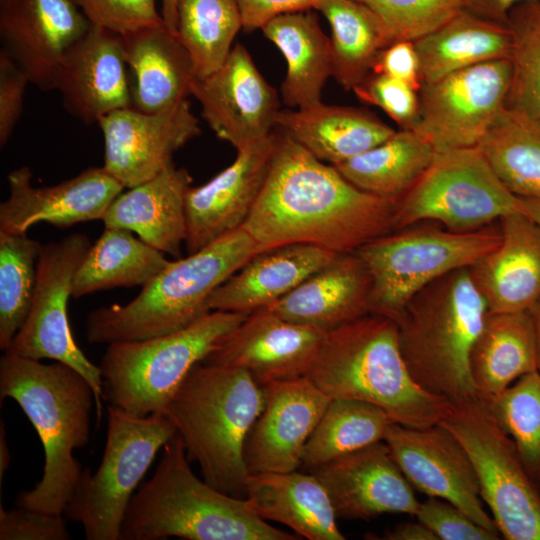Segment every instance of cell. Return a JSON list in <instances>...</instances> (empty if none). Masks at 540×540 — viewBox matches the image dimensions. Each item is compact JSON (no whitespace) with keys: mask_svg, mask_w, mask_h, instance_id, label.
<instances>
[{"mask_svg":"<svg viewBox=\"0 0 540 540\" xmlns=\"http://www.w3.org/2000/svg\"><path fill=\"white\" fill-rule=\"evenodd\" d=\"M176 6L177 0H162L161 15L164 24L174 34H176L177 24Z\"/></svg>","mask_w":540,"mask_h":540,"instance_id":"11a10c76","label":"cell"},{"mask_svg":"<svg viewBox=\"0 0 540 540\" xmlns=\"http://www.w3.org/2000/svg\"><path fill=\"white\" fill-rule=\"evenodd\" d=\"M41 244L0 232V348L5 352L30 311Z\"/></svg>","mask_w":540,"mask_h":540,"instance_id":"b9f144b4","label":"cell"},{"mask_svg":"<svg viewBox=\"0 0 540 540\" xmlns=\"http://www.w3.org/2000/svg\"><path fill=\"white\" fill-rule=\"evenodd\" d=\"M265 521L291 528L308 540H344L329 495L312 473L270 472L249 475L245 496Z\"/></svg>","mask_w":540,"mask_h":540,"instance_id":"4dcf8cb0","label":"cell"},{"mask_svg":"<svg viewBox=\"0 0 540 540\" xmlns=\"http://www.w3.org/2000/svg\"><path fill=\"white\" fill-rule=\"evenodd\" d=\"M507 26L510 80L504 107L540 121V0L514 6Z\"/></svg>","mask_w":540,"mask_h":540,"instance_id":"60d3db41","label":"cell"},{"mask_svg":"<svg viewBox=\"0 0 540 540\" xmlns=\"http://www.w3.org/2000/svg\"><path fill=\"white\" fill-rule=\"evenodd\" d=\"M276 127L316 158L334 166L382 143L396 131L365 109L321 101L280 110Z\"/></svg>","mask_w":540,"mask_h":540,"instance_id":"f546056e","label":"cell"},{"mask_svg":"<svg viewBox=\"0 0 540 540\" xmlns=\"http://www.w3.org/2000/svg\"><path fill=\"white\" fill-rule=\"evenodd\" d=\"M371 277L354 252L340 253L266 307L288 321L332 331L370 313Z\"/></svg>","mask_w":540,"mask_h":540,"instance_id":"484cf974","label":"cell"},{"mask_svg":"<svg viewBox=\"0 0 540 540\" xmlns=\"http://www.w3.org/2000/svg\"><path fill=\"white\" fill-rule=\"evenodd\" d=\"M312 472L326 489L338 519L370 520L383 514L415 516L420 504L385 441Z\"/></svg>","mask_w":540,"mask_h":540,"instance_id":"603a6c76","label":"cell"},{"mask_svg":"<svg viewBox=\"0 0 540 540\" xmlns=\"http://www.w3.org/2000/svg\"><path fill=\"white\" fill-rule=\"evenodd\" d=\"M500 241L499 223L455 232L422 221L364 244L355 252L371 277L370 313L395 321L415 293L454 270L470 267Z\"/></svg>","mask_w":540,"mask_h":540,"instance_id":"9c48e42d","label":"cell"},{"mask_svg":"<svg viewBox=\"0 0 540 540\" xmlns=\"http://www.w3.org/2000/svg\"><path fill=\"white\" fill-rule=\"evenodd\" d=\"M415 516L438 540H497L501 536L473 521L452 503L436 497L420 502Z\"/></svg>","mask_w":540,"mask_h":540,"instance_id":"7dc6e473","label":"cell"},{"mask_svg":"<svg viewBox=\"0 0 540 540\" xmlns=\"http://www.w3.org/2000/svg\"><path fill=\"white\" fill-rule=\"evenodd\" d=\"M477 397L486 401L520 377L538 371L535 330L530 312H489L470 353Z\"/></svg>","mask_w":540,"mask_h":540,"instance_id":"1f68e13d","label":"cell"},{"mask_svg":"<svg viewBox=\"0 0 540 540\" xmlns=\"http://www.w3.org/2000/svg\"><path fill=\"white\" fill-rule=\"evenodd\" d=\"M0 398L18 403L44 450L41 480L21 492L16 506L63 514L82 474L74 450L90 439L95 397L89 382L61 363L44 364L5 353L0 359Z\"/></svg>","mask_w":540,"mask_h":540,"instance_id":"7a4b0ae2","label":"cell"},{"mask_svg":"<svg viewBox=\"0 0 540 540\" xmlns=\"http://www.w3.org/2000/svg\"><path fill=\"white\" fill-rule=\"evenodd\" d=\"M519 212L540 225V198L519 197Z\"/></svg>","mask_w":540,"mask_h":540,"instance_id":"9f6ffc18","label":"cell"},{"mask_svg":"<svg viewBox=\"0 0 540 540\" xmlns=\"http://www.w3.org/2000/svg\"><path fill=\"white\" fill-rule=\"evenodd\" d=\"M535 0H461L463 8L485 19L507 24L511 9L519 3Z\"/></svg>","mask_w":540,"mask_h":540,"instance_id":"f5cc1de1","label":"cell"},{"mask_svg":"<svg viewBox=\"0 0 540 540\" xmlns=\"http://www.w3.org/2000/svg\"><path fill=\"white\" fill-rule=\"evenodd\" d=\"M477 148L511 193L540 198V121L503 107Z\"/></svg>","mask_w":540,"mask_h":540,"instance_id":"74e56055","label":"cell"},{"mask_svg":"<svg viewBox=\"0 0 540 540\" xmlns=\"http://www.w3.org/2000/svg\"><path fill=\"white\" fill-rule=\"evenodd\" d=\"M483 402L511 438L527 472L540 487V372L520 377Z\"/></svg>","mask_w":540,"mask_h":540,"instance_id":"7bdbcfd3","label":"cell"},{"mask_svg":"<svg viewBox=\"0 0 540 540\" xmlns=\"http://www.w3.org/2000/svg\"><path fill=\"white\" fill-rule=\"evenodd\" d=\"M278 133L237 151L235 160L203 185L185 195L188 254L241 228L263 188Z\"/></svg>","mask_w":540,"mask_h":540,"instance_id":"7402d4cb","label":"cell"},{"mask_svg":"<svg viewBox=\"0 0 540 540\" xmlns=\"http://www.w3.org/2000/svg\"><path fill=\"white\" fill-rule=\"evenodd\" d=\"M371 73L399 80L419 92L423 83L414 41L398 40L381 49Z\"/></svg>","mask_w":540,"mask_h":540,"instance_id":"f907efd6","label":"cell"},{"mask_svg":"<svg viewBox=\"0 0 540 540\" xmlns=\"http://www.w3.org/2000/svg\"><path fill=\"white\" fill-rule=\"evenodd\" d=\"M9 195L0 204V232L22 234L38 223L66 228L102 220L125 189L105 168L89 167L53 186L34 187L32 172L23 166L7 176Z\"/></svg>","mask_w":540,"mask_h":540,"instance_id":"d6986e66","label":"cell"},{"mask_svg":"<svg viewBox=\"0 0 540 540\" xmlns=\"http://www.w3.org/2000/svg\"><path fill=\"white\" fill-rule=\"evenodd\" d=\"M436 151L414 130L399 129L373 148L335 167L353 185L397 202L431 165Z\"/></svg>","mask_w":540,"mask_h":540,"instance_id":"e575fe53","label":"cell"},{"mask_svg":"<svg viewBox=\"0 0 540 540\" xmlns=\"http://www.w3.org/2000/svg\"><path fill=\"white\" fill-rule=\"evenodd\" d=\"M394 421L369 402L331 399L304 448L301 466L314 470L373 443L384 441Z\"/></svg>","mask_w":540,"mask_h":540,"instance_id":"f35d334b","label":"cell"},{"mask_svg":"<svg viewBox=\"0 0 540 540\" xmlns=\"http://www.w3.org/2000/svg\"><path fill=\"white\" fill-rule=\"evenodd\" d=\"M296 540L250 508L245 498L223 493L193 472L181 437L163 447L149 481L133 494L122 540Z\"/></svg>","mask_w":540,"mask_h":540,"instance_id":"277c9868","label":"cell"},{"mask_svg":"<svg viewBox=\"0 0 540 540\" xmlns=\"http://www.w3.org/2000/svg\"><path fill=\"white\" fill-rule=\"evenodd\" d=\"M306 376L331 399L372 403L405 426L440 423L452 408L414 381L400 352L396 322L374 313L327 332Z\"/></svg>","mask_w":540,"mask_h":540,"instance_id":"3957f363","label":"cell"},{"mask_svg":"<svg viewBox=\"0 0 540 540\" xmlns=\"http://www.w3.org/2000/svg\"><path fill=\"white\" fill-rule=\"evenodd\" d=\"M176 34L189 52L196 77L218 69L243 28L237 0H177Z\"/></svg>","mask_w":540,"mask_h":540,"instance_id":"ab89813d","label":"cell"},{"mask_svg":"<svg viewBox=\"0 0 540 540\" xmlns=\"http://www.w3.org/2000/svg\"><path fill=\"white\" fill-rule=\"evenodd\" d=\"M395 208V201L359 189L281 131L242 227L260 252L307 243L340 254L394 231Z\"/></svg>","mask_w":540,"mask_h":540,"instance_id":"6da1fadb","label":"cell"},{"mask_svg":"<svg viewBox=\"0 0 540 540\" xmlns=\"http://www.w3.org/2000/svg\"><path fill=\"white\" fill-rule=\"evenodd\" d=\"M54 90L65 109L86 124L131 107L130 81L120 34L96 25L65 53Z\"/></svg>","mask_w":540,"mask_h":540,"instance_id":"cb8c5ba5","label":"cell"},{"mask_svg":"<svg viewBox=\"0 0 540 540\" xmlns=\"http://www.w3.org/2000/svg\"><path fill=\"white\" fill-rule=\"evenodd\" d=\"M191 96L216 136L236 151L269 137L281 110L276 90L241 43L233 46L218 69L194 79Z\"/></svg>","mask_w":540,"mask_h":540,"instance_id":"2e32d148","label":"cell"},{"mask_svg":"<svg viewBox=\"0 0 540 540\" xmlns=\"http://www.w3.org/2000/svg\"><path fill=\"white\" fill-rule=\"evenodd\" d=\"M90 26L70 0H0L1 50L42 91L54 90L65 53Z\"/></svg>","mask_w":540,"mask_h":540,"instance_id":"44dd1931","label":"cell"},{"mask_svg":"<svg viewBox=\"0 0 540 540\" xmlns=\"http://www.w3.org/2000/svg\"><path fill=\"white\" fill-rule=\"evenodd\" d=\"M320 12L331 28L332 77L345 89L353 90L370 74L381 49L391 39L380 18L358 0H320Z\"/></svg>","mask_w":540,"mask_h":540,"instance_id":"8d00e7d4","label":"cell"},{"mask_svg":"<svg viewBox=\"0 0 540 540\" xmlns=\"http://www.w3.org/2000/svg\"><path fill=\"white\" fill-rule=\"evenodd\" d=\"M519 211V197L493 172L477 147L436 152L414 187L396 202L395 230L433 221L455 232L475 231Z\"/></svg>","mask_w":540,"mask_h":540,"instance_id":"7c38bea8","label":"cell"},{"mask_svg":"<svg viewBox=\"0 0 540 540\" xmlns=\"http://www.w3.org/2000/svg\"><path fill=\"white\" fill-rule=\"evenodd\" d=\"M262 387L263 408L244 447L247 470L250 475L295 471L331 398L306 375Z\"/></svg>","mask_w":540,"mask_h":540,"instance_id":"ac0fdd59","label":"cell"},{"mask_svg":"<svg viewBox=\"0 0 540 540\" xmlns=\"http://www.w3.org/2000/svg\"><path fill=\"white\" fill-rule=\"evenodd\" d=\"M260 250L243 227L175 259L125 305L91 311V344L138 341L179 331L210 312L213 291Z\"/></svg>","mask_w":540,"mask_h":540,"instance_id":"52a82bcc","label":"cell"},{"mask_svg":"<svg viewBox=\"0 0 540 540\" xmlns=\"http://www.w3.org/2000/svg\"><path fill=\"white\" fill-rule=\"evenodd\" d=\"M132 233L104 229L76 272L72 297L117 287H143L170 264L164 253Z\"/></svg>","mask_w":540,"mask_h":540,"instance_id":"d590c367","label":"cell"},{"mask_svg":"<svg viewBox=\"0 0 540 540\" xmlns=\"http://www.w3.org/2000/svg\"><path fill=\"white\" fill-rule=\"evenodd\" d=\"M121 37L132 108L153 113L188 99L196 72L189 52L176 34L160 25Z\"/></svg>","mask_w":540,"mask_h":540,"instance_id":"f1b7e54d","label":"cell"},{"mask_svg":"<svg viewBox=\"0 0 540 540\" xmlns=\"http://www.w3.org/2000/svg\"><path fill=\"white\" fill-rule=\"evenodd\" d=\"M90 246L83 233L41 246L30 311L5 353L40 361L51 359L78 371L92 387L99 426L104 402L101 371L74 341L68 319L73 280Z\"/></svg>","mask_w":540,"mask_h":540,"instance_id":"4fadbf2b","label":"cell"},{"mask_svg":"<svg viewBox=\"0 0 540 540\" xmlns=\"http://www.w3.org/2000/svg\"><path fill=\"white\" fill-rule=\"evenodd\" d=\"M509 80V59H499L423 84L414 131L436 152L477 147L505 105Z\"/></svg>","mask_w":540,"mask_h":540,"instance_id":"5bb4252c","label":"cell"},{"mask_svg":"<svg viewBox=\"0 0 540 540\" xmlns=\"http://www.w3.org/2000/svg\"><path fill=\"white\" fill-rule=\"evenodd\" d=\"M164 414L137 417L108 405L107 436L100 466L83 469L63 515L80 523L88 540H120L133 492L157 452L176 434Z\"/></svg>","mask_w":540,"mask_h":540,"instance_id":"30bf717a","label":"cell"},{"mask_svg":"<svg viewBox=\"0 0 540 540\" xmlns=\"http://www.w3.org/2000/svg\"><path fill=\"white\" fill-rule=\"evenodd\" d=\"M311 10L279 15L261 28L286 60L281 95L290 109L320 102L323 87L332 76L330 37Z\"/></svg>","mask_w":540,"mask_h":540,"instance_id":"d6a6232c","label":"cell"},{"mask_svg":"<svg viewBox=\"0 0 540 540\" xmlns=\"http://www.w3.org/2000/svg\"><path fill=\"white\" fill-rule=\"evenodd\" d=\"M248 315L214 310L170 334L108 344L99 366L104 401L137 417L165 415L192 368Z\"/></svg>","mask_w":540,"mask_h":540,"instance_id":"ba28073f","label":"cell"},{"mask_svg":"<svg viewBox=\"0 0 540 540\" xmlns=\"http://www.w3.org/2000/svg\"><path fill=\"white\" fill-rule=\"evenodd\" d=\"M11 460L10 452L7 446L6 433L3 422L0 424V482L7 470Z\"/></svg>","mask_w":540,"mask_h":540,"instance_id":"6f0895ef","label":"cell"},{"mask_svg":"<svg viewBox=\"0 0 540 540\" xmlns=\"http://www.w3.org/2000/svg\"><path fill=\"white\" fill-rule=\"evenodd\" d=\"M487 313L468 267L436 279L411 297L395 322L405 365L422 389L452 405L478 398L469 359Z\"/></svg>","mask_w":540,"mask_h":540,"instance_id":"8992f818","label":"cell"},{"mask_svg":"<svg viewBox=\"0 0 540 540\" xmlns=\"http://www.w3.org/2000/svg\"><path fill=\"white\" fill-rule=\"evenodd\" d=\"M97 124L104 138L103 167L125 189L157 176L201 133L188 99L153 113L118 109Z\"/></svg>","mask_w":540,"mask_h":540,"instance_id":"e0dca14e","label":"cell"},{"mask_svg":"<svg viewBox=\"0 0 540 540\" xmlns=\"http://www.w3.org/2000/svg\"><path fill=\"white\" fill-rule=\"evenodd\" d=\"M264 404L263 387L239 367L200 362L171 399L165 415L202 478L244 498L249 477L244 447Z\"/></svg>","mask_w":540,"mask_h":540,"instance_id":"5b68a950","label":"cell"},{"mask_svg":"<svg viewBox=\"0 0 540 540\" xmlns=\"http://www.w3.org/2000/svg\"><path fill=\"white\" fill-rule=\"evenodd\" d=\"M192 178L174 163L152 179L118 195L102 221L121 228L174 259L181 258L186 239L185 195Z\"/></svg>","mask_w":540,"mask_h":540,"instance_id":"83f0119b","label":"cell"},{"mask_svg":"<svg viewBox=\"0 0 540 540\" xmlns=\"http://www.w3.org/2000/svg\"><path fill=\"white\" fill-rule=\"evenodd\" d=\"M500 244L468 267L489 312L527 311L540 299V225L521 212L499 221Z\"/></svg>","mask_w":540,"mask_h":540,"instance_id":"d4e9b609","label":"cell"},{"mask_svg":"<svg viewBox=\"0 0 540 540\" xmlns=\"http://www.w3.org/2000/svg\"><path fill=\"white\" fill-rule=\"evenodd\" d=\"M63 514L0 506V540H69Z\"/></svg>","mask_w":540,"mask_h":540,"instance_id":"c3c4849f","label":"cell"},{"mask_svg":"<svg viewBox=\"0 0 540 540\" xmlns=\"http://www.w3.org/2000/svg\"><path fill=\"white\" fill-rule=\"evenodd\" d=\"M384 24L391 42L415 41L437 29L463 8L461 0H358Z\"/></svg>","mask_w":540,"mask_h":540,"instance_id":"ee69618b","label":"cell"},{"mask_svg":"<svg viewBox=\"0 0 540 540\" xmlns=\"http://www.w3.org/2000/svg\"><path fill=\"white\" fill-rule=\"evenodd\" d=\"M28 76L0 50V146L7 144L23 110Z\"/></svg>","mask_w":540,"mask_h":540,"instance_id":"681fc988","label":"cell"},{"mask_svg":"<svg viewBox=\"0 0 540 540\" xmlns=\"http://www.w3.org/2000/svg\"><path fill=\"white\" fill-rule=\"evenodd\" d=\"M357 98L383 110L400 129L414 130L420 117L419 92L407 84L371 73L353 90Z\"/></svg>","mask_w":540,"mask_h":540,"instance_id":"f6af8a7d","label":"cell"},{"mask_svg":"<svg viewBox=\"0 0 540 540\" xmlns=\"http://www.w3.org/2000/svg\"><path fill=\"white\" fill-rule=\"evenodd\" d=\"M326 334L264 308L250 313L202 362L239 367L264 386L305 376Z\"/></svg>","mask_w":540,"mask_h":540,"instance_id":"ffe728a7","label":"cell"},{"mask_svg":"<svg viewBox=\"0 0 540 540\" xmlns=\"http://www.w3.org/2000/svg\"><path fill=\"white\" fill-rule=\"evenodd\" d=\"M423 84L481 63L508 59L511 32L507 24L466 9L414 41Z\"/></svg>","mask_w":540,"mask_h":540,"instance_id":"836d02e7","label":"cell"},{"mask_svg":"<svg viewBox=\"0 0 540 540\" xmlns=\"http://www.w3.org/2000/svg\"><path fill=\"white\" fill-rule=\"evenodd\" d=\"M320 0H237L243 29H261L273 18L286 13L314 10Z\"/></svg>","mask_w":540,"mask_h":540,"instance_id":"816d5d0a","label":"cell"},{"mask_svg":"<svg viewBox=\"0 0 540 540\" xmlns=\"http://www.w3.org/2000/svg\"><path fill=\"white\" fill-rule=\"evenodd\" d=\"M387 540H438L435 534L419 520L403 522L387 531L383 537Z\"/></svg>","mask_w":540,"mask_h":540,"instance_id":"db71d44e","label":"cell"},{"mask_svg":"<svg viewBox=\"0 0 540 540\" xmlns=\"http://www.w3.org/2000/svg\"><path fill=\"white\" fill-rule=\"evenodd\" d=\"M528 311L532 317L535 330L538 371L540 372V299L536 301Z\"/></svg>","mask_w":540,"mask_h":540,"instance_id":"680465c9","label":"cell"},{"mask_svg":"<svg viewBox=\"0 0 540 540\" xmlns=\"http://www.w3.org/2000/svg\"><path fill=\"white\" fill-rule=\"evenodd\" d=\"M384 441L415 490L452 503L479 525L499 533L483 506L472 462L449 429L440 423L410 427L393 422Z\"/></svg>","mask_w":540,"mask_h":540,"instance_id":"9a60e30c","label":"cell"},{"mask_svg":"<svg viewBox=\"0 0 540 540\" xmlns=\"http://www.w3.org/2000/svg\"><path fill=\"white\" fill-rule=\"evenodd\" d=\"M440 424L465 448L500 535L506 540H540V487L486 404L477 398L452 405Z\"/></svg>","mask_w":540,"mask_h":540,"instance_id":"8fae6325","label":"cell"},{"mask_svg":"<svg viewBox=\"0 0 540 540\" xmlns=\"http://www.w3.org/2000/svg\"><path fill=\"white\" fill-rule=\"evenodd\" d=\"M92 25L120 35L165 25L156 0H70Z\"/></svg>","mask_w":540,"mask_h":540,"instance_id":"bcb514c9","label":"cell"},{"mask_svg":"<svg viewBox=\"0 0 540 540\" xmlns=\"http://www.w3.org/2000/svg\"><path fill=\"white\" fill-rule=\"evenodd\" d=\"M338 253L307 243L280 245L252 256L216 288L207 305L210 311L250 314L264 309L327 265Z\"/></svg>","mask_w":540,"mask_h":540,"instance_id":"4316f807","label":"cell"}]
</instances>
